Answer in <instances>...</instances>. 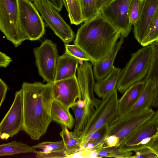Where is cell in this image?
Wrapping results in <instances>:
<instances>
[{
	"label": "cell",
	"mask_w": 158,
	"mask_h": 158,
	"mask_svg": "<svg viewBox=\"0 0 158 158\" xmlns=\"http://www.w3.org/2000/svg\"><path fill=\"white\" fill-rule=\"evenodd\" d=\"M24 124L22 130L32 140H38L46 132L52 120L54 99L52 83L23 82Z\"/></svg>",
	"instance_id": "1"
},
{
	"label": "cell",
	"mask_w": 158,
	"mask_h": 158,
	"mask_svg": "<svg viewBox=\"0 0 158 158\" xmlns=\"http://www.w3.org/2000/svg\"><path fill=\"white\" fill-rule=\"evenodd\" d=\"M121 37L119 32L99 13L80 27L74 43L89 55L94 64L111 53Z\"/></svg>",
	"instance_id": "2"
},
{
	"label": "cell",
	"mask_w": 158,
	"mask_h": 158,
	"mask_svg": "<svg viewBox=\"0 0 158 158\" xmlns=\"http://www.w3.org/2000/svg\"><path fill=\"white\" fill-rule=\"evenodd\" d=\"M152 44L143 46L132 53L125 66L120 73L116 87L122 94L132 85L142 81L147 75L150 66Z\"/></svg>",
	"instance_id": "3"
},
{
	"label": "cell",
	"mask_w": 158,
	"mask_h": 158,
	"mask_svg": "<svg viewBox=\"0 0 158 158\" xmlns=\"http://www.w3.org/2000/svg\"><path fill=\"white\" fill-rule=\"evenodd\" d=\"M118 100L116 88L96 108L80 136L81 148L96 130L106 124L109 125L118 116Z\"/></svg>",
	"instance_id": "4"
},
{
	"label": "cell",
	"mask_w": 158,
	"mask_h": 158,
	"mask_svg": "<svg viewBox=\"0 0 158 158\" xmlns=\"http://www.w3.org/2000/svg\"><path fill=\"white\" fill-rule=\"evenodd\" d=\"M0 30L15 47L28 40L20 24L19 0H0Z\"/></svg>",
	"instance_id": "5"
},
{
	"label": "cell",
	"mask_w": 158,
	"mask_h": 158,
	"mask_svg": "<svg viewBox=\"0 0 158 158\" xmlns=\"http://www.w3.org/2000/svg\"><path fill=\"white\" fill-rule=\"evenodd\" d=\"M33 53L39 74L44 81L54 82L59 57L56 44L51 40L46 39L40 46L34 49Z\"/></svg>",
	"instance_id": "6"
},
{
	"label": "cell",
	"mask_w": 158,
	"mask_h": 158,
	"mask_svg": "<svg viewBox=\"0 0 158 158\" xmlns=\"http://www.w3.org/2000/svg\"><path fill=\"white\" fill-rule=\"evenodd\" d=\"M33 3L47 25L65 44L74 40V33L59 12L46 0H34Z\"/></svg>",
	"instance_id": "7"
},
{
	"label": "cell",
	"mask_w": 158,
	"mask_h": 158,
	"mask_svg": "<svg viewBox=\"0 0 158 158\" xmlns=\"http://www.w3.org/2000/svg\"><path fill=\"white\" fill-rule=\"evenodd\" d=\"M19 20L23 31L28 40H39L44 34V22L38 10L30 0H19Z\"/></svg>",
	"instance_id": "8"
},
{
	"label": "cell",
	"mask_w": 158,
	"mask_h": 158,
	"mask_svg": "<svg viewBox=\"0 0 158 158\" xmlns=\"http://www.w3.org/2000/svg\"><path fill=\"white\" fill-rule=\"evenodd\" d=\"M156 111L150 108L125 117L118 116L109 125L107 135L116 136L119 140L117 148L130 134L155 115Z\"/></svg>",
	"instance_id": "9"
},
{
	"label": "cell",
	"mask_w": 158,
	"mask_h": 158,
	"mask_svg": "<svg viewBox=\"0 0 158 158\" xmlns=\"http://www.w3.org/2000/svg\"><path fill=\"white\" fill-rule=\"evenodd\" d=\"M158 134V110L154 116L130 134L118 147L121 151H134L148 147Z\"/></svg>",
	"instance_id": "10"
},
{
	"label": "cell",
	"mask_w": 158,
	"mask_h": 158,
	"mask_svg": "<svg viewBox=\"0 0 158 158\" xmlns=\"http://www.w3.org/2000/svg\"><path fill=\"white\" fill-rule=\"evenodd\" d=\"M132 0H114L99 10L101 14L120 33L127 37L131 29L129 10Z\"/></svg>",
	"instance_id": "11"
},
{
	"label": "cell",
	"mask_w": 158,
	"mask_h": 158,
	"mask_svg": "<svg viewBox=\"0 0 158 158\" xmlns=\"http://www.w3.org/2000/svg\"><path fill=\"white\" fill-rule=\"evenodd\" d=\"M24 124L23 96L22 89L17 91L13 102L0 123V137L6 140L22 130Z\"/></svg>",
	"instance_id": "12"
},
{
	"label": "cell",
	"mask_w": 158,
	"mask_h": 158,
	"mask_svg": "<svg viewBox=\"0 0 158 158\" xmlns=\"http://www.w3.org/2000/svg\"><path fill=\"white\" fill-rule=\"evenodd\" d=\"M79 64L77 69V79L81 99L87 106L96 109L102 100L96 98L94 94L95 83L92 65L89 61L81 60Z\"/></svg>",
	"instance_id": "13"
},
{
	"label": "cell",
	"mask_w": 158,
	"mask_h": 158,
	"mask_svg": "<svg viewBox=\"0 0 158 158\" xmlns=\"http://www.w3.org/2000/svg\"><path fill=\"white\" fill-rule=\"evenodd\" d=\"M54 99L69 109L81 99L79 85L76 76L52 83Z\"/></svg>",
	"instance_id": "14"
},
{
	"label": "cell",
	"mask_w": 158,
	"mask_h": 158,
	"mask_svg": "<svg viewBox=\"0 0 158 158\" xmlns=\"http://www.w3.org/2000/svg\"><path fill=\"white\" fill-rule=\"evenodd\" d=\"M158 8V0H144L139 19L134 25L133 33L140 44L147 35Z\"/></svg>",
	"instance_id": "15"
},
{
	"label": "cell",
	"mask_w": 158,
	"mask_h": 158,
	"mask_svg": "<svg viewBox=\"0 0 158 158\" xmlns=\"http://www.w3.org/2000/svg\"><path fill=\"white\" fill-rule=\"evenodd\" d=\"M80 60L66 52L59 56L56 68L55 81L76 76Z\"/></svg>",
	"instance_id": "16"
},
{
	"label": "cell",
	"mask_w": 158,
	"mask_h": 158,
	"mask_svg": "<svg viewBox=\"0 0 158 158\" xmlns=\"http://www.w3.org/2000/svg\"><path fill=\"white\" fill-rule=\"evenodd\" d=\"M146 82L142 80L129 87L118 100L119 115L124 114L134 105L141 94Z\"/></svg>",
	"instance_id": "17"
},
{
	"label": "cell",
	"mask_w": 158,
	"mask_h": 158,
	"mask_svg": "<svg viewBox=\"0 0 158 158\" xmlns=\"http://www.w3.org/2000/svg\"><path fill=\"white\" fill-rule=\"evenodd\" d=\"M123 42L124 37L121 36L111 53L102 60L94 64L93 74L97 81L105 78L111 72L116 55Z\"/></svg>",
	"instance_id": "18"
},
{
	"label": "cell",
	"mask_w": 158,
	"mask_h": 158,
	"mask_svg": "<svg viewBox=\"0 0 158 158\" xmlns=\"http://www.w3.org/2000/svg\"><path fill=\"white\" fill-rule=\"evenodd\" d=\"M121 71L120 69L113 66L106 77L95 83L94 91L98 97L104 99L116 88Z\"/></svg>",
	"instance_id": "19"
},
{
	"label": "cell",
	"mask_w": 158,
	"mask_h": 158,
	"mask_svg": "<svg viewBox=\"0 0 158 158\" xmlns=\"http://www.w3.org/2000/svg\"><path fill=\"white\" fill-rule=\"evenodd\" d=\"M146 82L144 88L137 101L132 107L121 117L129 116L150 108L153 102L154 89L153 83L149 81Z\"/></svg>",
	"instance_id": "20"
},
{
	"label": "cell",
	"mask_w": 158,
	"mask_h": 158,
	"mask_svg": "<svg viewBox=\"0 0 158 158\" xmlns=\"http://www.w3.org/2000/svg\"><path fill=\"white\" fill-rule=\"evenodd\" d=\"M50 115L52 121L56 122L61 126L72 129L74 125L75 120L69 109L54 99L52 105Z\"/></svg>",
	"instance_id": "21"
},
{
	"label": "cell",
	"mask_w": 158,
	"mask_h": 158,
	"mask_svg": "<svg viewBox=\"0 0 158 158\" xmlns=\"http://www.w3.org/2000/svg\"><path fill=\"white\" fill-rule=\"evenodd\" d=\"M152 53L151 61L148 72L143 80L152 81L154 86V95L152 106L158 108V41L152 44Z\"/></svg>",
	"instance_id": "22"
},
{
	"label": "cell",
	"mask_w": 158,
	"mask_h": 158,
	"mask_svg": "<svg viewBox=\"0 0 158 158\" xmlns=\"http://www.w3.org/2000/svg\"><path fill=\"white\" fill-rule=\"evenodd\" d=\"M61 128L60 135L64 143L67 156L81 149V140L80 136L73 132L69 131L66 127L61 126Z\"/></svg>",
	"instance_id": "23"
},
{
	"label": "cell",
	"mask_w": 158,
	"mask_h": 158,
	"mask_svg": "<svg viewBox=\"0 0 158 158\" xmlns=\"http://www.w3.org/2000/svg\"><path fill=\"white\" fill-rule=\"evenodd\" d=\"M37 151L32 146L22 143L13 141L0 145V156H12L26 153L36 154Z\"/></svg>",
	"instance_id": "24"
},
{
	"label": "cell",
	"mask_w": 158,
	"mask_h": 158,
	"mask_svg": "<svg viewBox=\"0 0 158 158\" xmlns=\"http://www.w3.org/2000/svg\"><path fill=\"white\" fill-rule=\"evenodd\" d=\"M63 1L68 14L70 23L78 25L84 22L79 1L78 0Z\"/></svg>",
	"instance_id": "25"
},
{
	"label": "cell",
	"mask_w": 158,
	"mask_h": 158,
	"mask_svg": "<svg viewBox=\"0 0 158 158\" xmlns=\"http://www.w3.org/2000/svg\"><path fill=\"white\" fill-rule=\"evenodd\" d=\"M97 0H79L84 22L94 18L99 13L96 4Z\"/></svg>",
	"instance_id": "26"
},
{
	"label": "cell",
	"mask_w": 158,
	"mask_h": 158,
	"mask_svg": "<svg viewBox=\"0 0 158 158\" xmlns=\"http://www.w3.org/2000/svg\"><path fill=\"white\" fill-rule=\"evenodd\" d=\"M96 151L98 158H132L133 156L132 152L121 151L116 147L103 148Z\"/></svg>",
	"instance_id": "27"
},
{
	"label": "cell",
	"mask_w": 158,
	"mask_h": 158,
	"mask_svg": "<svg viewBox=\"0 0 158 158\" xmlns=\"http://www.w3.org/2000/svg\"><path fill=\"white\" fill-rule=\"evenodd\" d=\"M158 41V8L150 28L140 44L149 45Z\"/></svg>",
	"instance_id": "28"
},
{
	"label": "cell",
	"mask_w": 158,
	"mask_h": 158,
	"mask_svg": "<svg viewBox=\"0 0 158 158\" xmlns=\"http://www.w3.org/2000/svg\"><path fill=\"white\" fill-rule=\"evenodd\" d=\"M144 0H132L130 5L129 16L130 22L134 25L138 20Z\"/></svg>",
	"instance_id": "29"
},
{
	"label": "cell",
	"mask_w": 158,
	"mask_h": 158,
	"mask_svg": "<svg viewBox=\"0 0 158 158\" xmlns=\"http://www.w3.org/2000/svg\"><path fill=\"white\" fill-rule=\"evenodd\" d=\"M65 52L80 60L92 62V59L81 48L75 45L65 44Z\"/></svg>",
	"instance_id": "30"
},
{
	"label": "cell",
	"mask_w": 158,
	"mask_h": 158,
	"mask_svg": "<svg viewBox=\"0 0 158 158\" xmlns=\"http://www.w3.org/2000/svg\"><path fill=\"white\" fill-rule=\"evenodd\" d=\"M32 147L35 148L41 149L45 153L65 148L62 139L55 142H44Z\"/></svg>",
	"instance_id": "31"
},
{
	"label": "cell",
	"mask_w": 158,
	"mask_h": 158,
	"mask_svg": "<svg viewBox=\"0 0 158 158\" xmlns=\"http://www.w3.org/2000/svg\"><path fill=\"white\" fill-rule=\"evenodd\" d=\"M35 157L39 158H67V154L65 148L45 153L42 151H37Z\"/></svg>",
	"instance_id": "32"
},
{
	"label": "cell",
	"mask_w": 158,
	"mask_h": 158,
	"mask_svg": "<svg viewBox=\"0 0 158 158\" xmlns=\"http://www.w3.org/2000/svg\"><path fill=\"white\" fill-rule=\"evenodd\" d=\"M108 127L109 125L106 124L97 129L90 136L88 141H96L106 138L107 135Z\"/></svg>",
	"instance_id": "33"
},
{
	"label": "cell",
	"mask_w": 158,
	"mask_h": 158,
	"mask_svg": "<svg viewBox=\"0 0 158 158\" xmlns=\"http://www.w3.org/2000/svg\"><path fill=\"white\" fill-rule=\"evenodd\" d=\"M132 158H158L156 154L149 147L141 149L135 152Z\"/></svg>",
	"instance_id": "34"
},
{
	"label": "cell",
	"mask_w": 158,
	"mask_h": 158,
	"mask_svg": "<svg viewBox=\"0 0 158 158\" xmlns=\"http://www.w3.org/2000/svg\"><path fill=\"white\" fill-rule=\"evenodd\" d=\"M67 158H98L96 151L81 149L77 152L68 155Z\"/></svg>",
	"instance_id": "35"
},
{
	"label": "cell",
	"mask_w": 158,
	"mask_h": 158,
	"mask_svg": "<svg viewBox=\"0 0 158 158\" xmlns=\"http://www.w3.org/2000/svg\"><path fill=\"white\" fill-rule=\"evenodd\" d=\"M8 86L6 83L1 79H0V107L4 101Z\"/></svg>",
	"instance_id": "36"
},
{
	"label": "cell",
	"mask_w": 158,
	"mask_h": 158,
	"mask_svg": "<svg viewBox=\"0 0 158 158\" xmlns=\"http://www.w3.org/2000/svg\"><path fill=\"white\" fill-rule=\"evenodd\" d=\"M119 143V140L116 136L111 135L107 136L104 148L116 147L117 148Z\"/></svg>",
	"instance_id": "37"
},
{
	"label": "cell",
	"mask_w": 158,
	"mask_h": 158,
	"mask_svg": "<svg viewBox=\"0 0 158 158\" xmlns=\"http://www.w3.org/2000/svg\"><path fill=\"white\" fill-rule=\"evenodd\" d=\"M12 61L11 58L5 53L0 52V66L6 68Z\"/></svg>",
	"instance_id": "38"
},
{
	"label": "cell",
	"mask_w": 158,
	"mask_h": 158,
	"mask_svg": "<svg viewBox=\"0 0 158 158\" xmlns=\"http://www.w3.org/2000/svg\"><path fill=\"white\" fill-rule=\"evenodd\" d=\"M52 5L58 12L62 10L64 5L63 0H46Z\"/></svg>",
	"instance_id": "39"
},
{
	"label": "cell",
	"mask_w": 158,
	"mask_h": 158,
	"mask_svg": "<svg viewBox=\"0 0 158 158\" xmlns=\"http://www.w3.org/2000/svg\"><path fill=\"white\" fill-rule=\"evenodd\" d=\"M158 156V134L151 141L148 146Z\"/></svg>",
	"instance_id": "40"
},
{
	"label": "cell",
	"mask_w": 158,
	"mask_h": 158,
	"mask_svg": "<svg viewBox=\"0 0 158 158\" xmlns=\"http://www.w3.org/2000/svg\"><path fill=\"white\" fill-rule=\"evenodd\" d=\"M114 0H97L96 6L98 10H100L103 7L109 4Z\"/></svg>",
	"instance_id": "41"
},
{
	"label": "cell",
	"mask_w": 158,
	"mask_h": 158,
	"mask_svg": "<svg viewBox=\"0 0 158 158\" xmlns=\"http://www.w3.org/2000/svg\"><path fill=\"white\" fill-rule=\"evenodd\" d=\"M30 1H31L32 2V1H33L34 0H30Z\"/></svg>",
	"instance_id": "42"
},
{
	"label": "cell",
	"mask_w": 158,
	"mask_h": 158,
	"mask_svg": "<svg viewBox=\"0 0 158 158\" xmlns=\"http://www.w3.org/2000/svg\"><path fill=\"white\" fill-rule=\"evenodd\" d=\"M157 109L158 110V108H157Z\"/></svg>",
	"instance_id": "43"
},
{
	"label": "cell",
	"mask_w": 158,
	"mask_h": 158,
	"mask_svg": "<svg viewBox=\"0 0 158 158\" xmlns=\"http://www.w3.org/2000/svg\"><path fill=\"white\" fill-rule=\"evenodd\" d=\"M79 1V0H78Z\"/></svg>",
	"instance_id": "44"
}]
</instances>
